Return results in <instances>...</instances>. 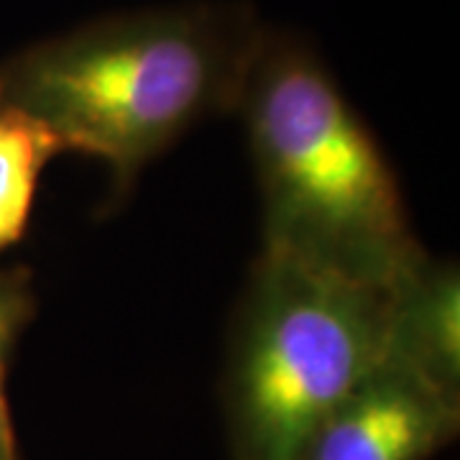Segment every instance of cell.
<instances>
[{
	"label": "cell",
	"mask_w": 460,
	"mask_h": 460,
	"mask_svg": "<svg viewBox=\"0 0 460 460\" xmlns=\"http://www.w3.org/2000/svg\"><path fill=\"white\" fill-rule=\"evenodd\" d=\"M460 425V396L381 356L314 429L296 460H428Z\"/></svg>",
	"instance_id": "4"
},
{
	"label": "cell",
	"mask_w": 460,
	"mask_h": 460,
	"mask_svg": "<svg viewBox=\"0 0 460 460\" xmlns=\"http://www.w3.org/2000/svg\"><path fill=\"white\" fill-rule=\"evenodd\" d=\"M36 314V295L29 269L0 266V389L18 338Z\"/></svg>",
	"instance_id": "7"
},
{
	"label": "cell",
	"mask_w": 460,
	"mask_h": 460,
	"mask_svg": "<svg viewBox=\"0 0 460 460\" xmlns=\"http://www.w3.org/2000/svg\"><path fill=\"white\" fill-rule=\"evenodd\" d=\"M59 151L62 144L47 126L0 105V253L23 238L39 177Z\"/></svg>",
	"instance_id": "6"
},
{
	"label": "cell",
	"mask_w": 460,
	"mask_h": 460,
	"mask_svg": "<svg viewBox=\"0 0 460 460\" xmlns=\"http://www.w3.org/2000/svg\"><path fill=\"white\" fill-rule=\"evenodd\" d=\"M386 356L460 396L458 263L422 251L386 289Z\"/></svg>",
	"instance_id": "5"
},
{
	"label": "cell",
	"mask_w": 460,
	"mask_h": 460,
	"mask_svg": "<svg viewBox=\"0 0 460 460\" xmlns=\"http://www.w3.org/2000/svg\"><path fill=\"white\" fill-rule=\"evenodd\" d=\"M266 253L389 287L417 243L394 169L307 41L266 31L238 102Z\"/></svg>",
	"instance_id": "2"
},
{
	"label": "cell",
	"mask_w": 460,
	"mask_h": 460,
	"mask_svg": "<svg viewBox=\"0 0 460 460\" xmlns=\"http://www.w3.org/2000/svg\"><path fill=\"white\" fill-rule=\"evenodd\" d=\"M266 26L241 0L95 18L0 62V105L111 166L113 198L198 123L238 111Z\"/></svg>",
	"instance_id": "1"
},
{
	"label": "cell",
	"mask_w": 460,
	"mask_h": 460,
	"mask_svg": "<svg viewBox=\"0 0 460 460\" xmlns=\"http://www.w3.org/2000/svg\"><path fill=\"white\" fill-rule=\"evenodd\" d=\"M386 289L261 251L230 330L233 460L299 458L386 353Z\"/></svg>",
	"instance_id": "3"
},
{
	"label": "cell",
	"mask_w": 460,
	"mask_h": 460,
	"mask_svg": "<svg viewBox=\"0 0 460 460\" xmlns=\"http://www.w3.org/2000/svg\"><path fill=\"white\" fill-rule=\"evenodd\" d=\"M0 460H21V456H18L16 429H13L8 399L3 394V389H0Z\"/></svg>",
	"instance_id": "8"
}]
</instances>
